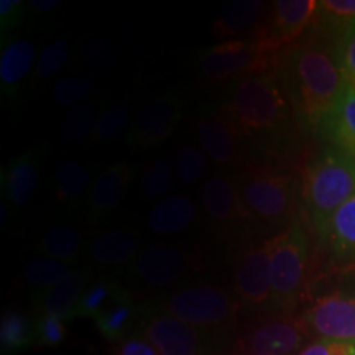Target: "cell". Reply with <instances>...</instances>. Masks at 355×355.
<instances>
[{"instance_id": "cell-26", "label": "cell", "mask_w": 355, "mask_h": 355, "mask_svg": "<svg viewBox=\"0 0 355 355\" xmlns=\"http://www.w3.org/2000/svg\"><path fill=\"white\" fill-rule=\"evenodd\" d=\"M89 283H91V273L81 270V272H73L58 285L42 291L38 295L42 314H55L63 318L64 321L73 319L78 301Z\"/></svg>"}, {"instance_id": "cell-6", "label": "cell", "mask_w": 355, "mask_h": 355, "mask_svg": "<svg viewBox=\"0 0 355 355\" xmlns=\"http://www.w3.org/2000/svg\"><path fill=\"white\" fill-rule=\"evenodd\" d=\"M326 288H311L301 313L311 337L331 343L355 340V265L337 278H324Z\"/></svg>"}, {"instance_id": "cell-17", "label": "cell", "mask_w": 355, "mask_h": 355, "mask_svg": "<svg viewBox=\"0 0 355 355\" xmlns=\"http://www.w3.org/2000/svg\"><path fill=\"white\" fill-rule=\"evenodd\" d=\"M202 207L212 224L220 227L252 220L239 194L237 178L217 173L206 181L202 189Z\"/></svg>"}, {"instance_id": "cell-43", "label": "cell", "mask_w": 355, "mask_h": 355, "mask_svg": "<svg viewBox=\"0 0 355 355\" xmlns=\"http://www.w3.org/2000/svg\"><path fill=\"white\" fill-rule=\"evenodd\" d=\"M112 355H159L158 350L150 344L144 336H128L127 339L121 340L119 347L114 350Z\"/></svg>"}, {"instance_id": "cell-14", "label": "cell", "mask_w": 355, "mask_h": 355, "mask_svg": "<svg viewBox=\"0 0 355 355\" xmlns=\"http://www.w3.org/2000/svg\"><path fill=\"white\" fill-rule=\"evenodd\" d=\"M183 117V99L178 92L155 97L140 110L127 133L128 145L135 148H155L170 139Z\"/></svg>"}, {"instance_id": "cell-40", "label": "cell", "mask_w": 355, "mask_h": 355, "mask_svg": "<svg viewBox=\"0 0 355 355\" xmlns=\"http://www.w3.org/2000/svg\"><path fill=\"white\" fill-rule=\"evenodd\" d=\"M332 44L345 83L349 86H355V25L340 33Z\"/></svg>"}, {"instance_id": "cell-24", "label": "cell", "mask_w": 355, "mask_h": 355, "mask_svg": "<svg viewBox=\"0 0 355 355\" xmlns=\"http://www.w3.org/2000/svg\"><path fill=\"white\" fill-rule=\"evenodd\" d=\"M92 184V173L86 165L73 159L63 162L53 175V199L58 206L71 212L84 202V198H89Z\"/></svg>"}, {"instance_id": "cell-32", "label": "cell", "mask_w": 355, "mask_h": 355, "mask_svg": "<svg viewBox=\"0 0 355 355\" xmlns=\"http://www.w3.org/2000/svg\"><path fill=\"white\" fill-rule=\"evenodd\" d=\"M37 340V324L24 311H6L0 322V345L3 352L30 349Z\"/></svg>"}, {"instance_id": "cell-15", "label": "cell", "mask_w": 355, "mask_h": 355, "mask_svg": "<svg viewBox=\"0 0 355 355\" xmlns=\"http://www.w3.org/2000/svg\"><path fill=\"white\" fill-rule=\"evenodd\" d=\"M196 140L202 152L220 168L239 166L245 159L243 139L222 110L199 115Z\"/></svg>"}, {"instance_id": "cell-39", "label": "cell", "mask_w": 355, "mask_h": 355, "mask_svg": "<svg viewBox=\"0 0 355 355\" xmlns=\"http://www.w3.org/2000/svg\"><path fill=\"white\" fill-rule=\"evenodd\" d=\"M128 123H130V109L127 105L121 104L105 109L101 115L99 122H97L92 141L99 144V141L112 140L125 130Z\"/></svg>"}, {"instance_id": "cell-4", "label": "cell", "mask_w": 355, "mask_h": 355, "mask_svg": "<svg viewBox=\"0 0 355 355\" xmlns=\"http://www.w3.org/2000/svg\"><path fill=\"white\" fill-rule=\"evenodd\" d=\"M311 239L301 219L272 237V308L278 313H291L308 298L314 279Z\"/></svg>"}, {"instance_id": "cell-20", "label": "cell", "mask_w": 355, "mask_h": 355, "mask_svg": "<svg viewBox=\"0 0 355 355\" xmlns=\"http://www.w3.org/2000/svg\"><path fill=\"white\" fill-rule=\"evenodd\" d=\"M133 178L132 168L127 163H115L96 178L87 198L89 220L99 224L117 209L125 198L128 184Z\"/></svg>"}, {"instance_id": "cell-28", "label": "cell", "mask_w": 355, "mask_h": 355, "mask_svg": "<svg viewBox=\"0 0 355 355\" xmlns=\"http://www.w3.org/2000/svg\"><path fill=\"white\" fill-rule=\"evenodd\" d=\"M104 112L101 101H87L68 109L60 122V139L69 145L92 141V135Z\"/></svg>"}, {"instance_id": "cell-44", "label": "cell", "mask_w": 355, "mask_h": 355, "mask_svg": "<svg viewBox=\"0 0 355 355\" xmlns=\"http://www.w3.org/2000/svg\"><path fill=\"white\" fill-rule=\"evenodd\" d=\"M331 340L314 339L301 350L298 355H329L331 354Z\"/></svg>"}, {"instance_id": "cell-47", "label": "cell", "mask_w": 355, "mask_h": 355, "mask_svg": "<svg viewBox=\"0 0 355 355\" xmlns=\"http://www.w3.org/2000/svg\"><path fill=\"white\" fill-rule=\"evenodd\" d=\"M225 355H254V354H250V352H245V350H241V349H237V350H235V352H230V354H225Z\"/></svg>"}, {"instance_id": "cell-3", "label": "cell", "mask_w": 355, "mask_h": 355, "mask_svg": "<svg viewBox=\"0 0 355 355\" xmlns=\"http://www.w3.org/2000/svg\"><path fill=\"white\" fill-rule=\"evenodd\" d=\"M355 196V158L336 146L311 157L301 173L300 201L316 234L331 216Z\"/></svg>"}, {"instance_id": "cell-10", "label": "cell", "mask_w": 355, "mask_h": 355, "mask_svg": "<svg viewBox=\"0 0 355 355\" xmlns=\"http://www.w3.org/2000/svg\"><path fill=\"white\" fill-rule=\"evenodd\" d=\"M199 268V255L176 243H155L141 248L128 266L130 277L148 288H165Z\"/></svg>"}, {"instance_id": "cell-19", "label": "cell", "mask_w": 355, "mask_h": 355, "mask_svg": "<svg viewBox=\"0 0 355 355\" xmlns=\"http://www.w3.org/2000/svg\"><path fill=\"white\" fill-rule=\"evenodd\" d=\"M42 158L43 152L35 146L12 159L7 170L2 171V198L7 196V204L12 209L26 206L37 193Z\"/></svg>"}, {"instance_id": "cell-21", "label": "cell", "mask_w": 355, "mask_h": 355, "mask_svg": "<svg viewBox=\"0 0 355 355\" xmlns=\"http://www.w3.org/2000/svg\"><path fill=\"white\" fill-rule=\"evenodd\" d=\"M270 3L261 0H232L220 8L219 17L211 26V33L217 38H230L239 35L259 32L268 15Z\"/></svg>"}, {"instance_id": "cell-27", "label": "cell", "mask_w": 355, "mask_h": 355, "mask_svg": "<svg viewBox=\"0 0 355 355\" xmlns=\"http://www.w3.org/2000/svg\"><path fill=\"white\" fill-rule=\"evenodd\" d=\"M35 247L43 255L73 263L79 259L84 248V234L78 225L69 222H56L43 230Z\"/></svg>"}, {"instance_id": "cell-1", "label": "cell", "mask_w": 355, "mask_h": 355, "mask_svg": "<svg viewBox=\"0 0 355 355\" xmlns=\"http://www.w3.org/2000/svg\"><path fill=\"white\" fill-rule=\"evenodd\" d=\"M278 76L293 115L304 132L319 133L345 83L331 40L314 32L283 51Z\"/></svg>"}, {"instance_id": "cell-7", "label": "cell", "mask_w": 355, "mask_h": 355, "mask_svg": "<svg viewBox=\"0 0 355 355\" xmlns=\"http://www.w3.org/2000/svg\"><path fill=\"white\" fill-rule=\"evenodd\" d=\"M163 313L217 336V332L230 331L235 326L239 301L224 288L198 283L181 286L168 295Z\"/></svg>"}, {"instance_id": "cell-33", "label": "cell", "mask_w": 355, "mask_h": 355, "mask_svg": "<svg viewBox=\"0 0 355 355\" xmlns=\"http://www.w3.org/2000/svg\"><path fill=\"white\" fill-rule=\"evenodd\" d=\"M73 273L71 263L51 259L46 255H38L28 260L24 268V278L30 286L38 288L40 293L58 285Z\"/></svg>"}, {"instance_id": "cell-36", "label": "cell", "mask_w": 355, "mask_h": 355, "mask_svg": "<svg viewBox=\"0 0 355 355\" xmlns=\"http://www.w3.org/2000/svg\"><path fill=\"white\" fill-rule=\"evenodd\" d=\"M175 183L173 165L165 157L153 159L141 173L140 191L146 199H165Z\"/></svg>"}, {"instance_id": "cell-11", "label": "cell", "mask_w": 355, "mask_h": 355, "mask_svg": "<svg viewBox=\"0 0 355 355\" xmlns=\"http://www.w3.org/2000/svg\"><path fill=\"white\" fill-rule=\"evenodd\" d=\"M316 0H277L270 3L268 15L250 40L272 53H283L296 44L314 24Z\"/></svg>"}, {"instance_id": "cell-8", "label": "cell", "mask_w": 355, "mask_h": 355, "mask_svg": "<svg viewBox=\"0 0 355 355\" xmlns=\"http://www.w3.org/2000/svg\"><path fill=\"white\" fill-rule=\"evenodd\" d=\"M283 53H272L252 40H229L201 53L198 64L212 81L224 83L259 74L275 73L282 64Z\"/></svg>"}, {"instance_id": "cell-45", "label": "cell", "mask_w": 355, "mask_h": 355, "mask_svg": "<svg viewBox=\"0 0 355 355\" xmlns=\"http://www.w3.org/2000/svg\"><path fill=\"white\" fill-rule=\"evenodd\" d=\"M28 6L35 12L50 13L53 10H56V8H60L61 3L58 2V0H32V2H30Z\"/></svg>"}, {"instance_id": "cell-22", "label": "cell", "mask_w": 355, "mask_h": 355, "mask_svg": "<svg viewBox=\"0 0 355 355\" xmlns=\"http://www.w3.org/2000/svg\"><path fill=\"white\" fill-rule=\"evenodd\" d=\"M318 237L337 263L355 265V196L331 216Z\"/></svg>"}, {"instance_id": "cell-29", "label": "cell", "mask_w": 355, "mask_h": 355, "mask_svg": "<svg viewBox=\"0 0 355 355\" xmlns=\"http://www.w3.org/2000/svg\"><path fill=\"white\" fill-rule=\"evenodd\" d=\"M128 296L125 288L112 278H101L89 283L78 301L74 318H91L101 316L105 309Z\"/></svg>"}, {"instance_id": "cell-12", "label": "cell", "mask_w": 355, "mask_h": 355, "mask_svg": "<svg viewBox=\"0 0 355 355\" xmlns=\"http://www.w3.org/2000/svg\"><path fill=\"white\" fill-rule=\"evenodd\" d=\"M141 336L159 355H209L214 334L175 319L168 314H148L140 321Z\"/></svg>"}, {"instance_id": "cell-37", "label": "cell", "mask_w": 355, "mask_h": 355, "mask_svg": "<svg viewBox=\"0 0 355 355\" xmlns=\"http://www.w3.org/2000/svg\"><path fill=\"white\" fill-rule=\"evenodd\" d=\"M119 61L117 46L110 42L109 38L99 37L92 38L84 44L81 55H79V63L91 73L104 74L115 68Z\"/></svg>"}, {"instance_id": "cell-18", "label": "cell", "mask_w": 355, "mask_h": 355, "mask_svg": "<svg viewBox=\"0 0 355 355\" xmlns=\"http://www.w3.org/2000/svg\"><path fill=\"white\" fill-rule=\"evenodd\" d=\"M37 43L17 38L3 43L0 51V94L2 99L15 101L21 87L37 66Z\"/></svg>"}, {"instance_id": "cell-2", "label": "cell", "mask_w": 355, "mask_h": 355, "mask_svg": "<svg viewBox=\"0 0 355 355\" xmlns=\"http://www.w3.org/2000/svg\"><path fill=\"white\" fill-rule=\"evenodd\" d=\"M220 110L248 140L282 139L295 117L278 71L239 79Z\"/></svg>"}, {"instance_id": "cell-23", "label": "cell", "mask_w": 355, "mask_h": 355, "mask_svg": "<svg viewBox=\"0 0 355 355\" xmlns=\"http://www.w3.org/2000/svg\"><path fill=\"white\" fill-rule=\"evenodd\" d=\"M198 206L193 199L175 194L155 204L146 214V225L158 235H171L189 229L198 220Z\"/></svg>"}, {"instance_id": "cell-25", "label": "cell", "mask_w": 355, "mask_h": 355, "mask_svg": "<svg viewBox=\"0 0 355 355\" xmlns=\"http://www.w3.org/2000/svg\"><path fill=\"white\" fill-rule=\"evenodd\" d=\"M319 135L355 158V86H347L324 121Z\"/></svg>"}, {"instance_id": "cell-9", "label": "cell", "mask_w": 355, "mask_h": 355, "mask_svg": "<svg viewBox=\"0 0 355 355\" xmlns=\"http://www.w3.org/2000/svg\"><path fill=\"white\" fill-rule=\"evenodd\" d=\"M309 339L301 316L273 311L247 324L237 337V345L254 355H298Z\"/></svg>"}, {"instance_id": "cell-16", "label": "cell", "mask_w": 355, "mask_h": 355, "mask_svg": "<svg viewBox=\"0 0 355 355\" xmlns=\"http://www.w3.org/2000/svg\"><path fill=\"white\" fill-rule=\"evenodd\" d=\"M140 250V232L132 225L97 230L87 242V259L104 268L130 266Z\"/></svg>"}, {"instance_id": "cell-31", "label": "cell", "mask_w": 355, "mask_h": 355, "mask_svg": "<svg viewBox=\"0 0 355 355\" xmlns=\"http://www.w3.org/2000/svg\"><path fill=\"white\" fill-rule=\"evenodd\" d=\"M139 304L128 295L105 309L101 316L94 319V322L102 337L107 340H123L127 339L133 324L139 322Z\"/></svg>"}, {"instance_id": "cell-13", "label": "cell", "mask_w": 355, "mask_h": 355, "mask_svg": "<svg viewBox=\"0 0 355 355\" xmlns=\"http://www.w3.org/2000/svg\"><path fill=\"white\" fill-rule=\"evenodd\" d=\"M272 239L248 243L237 255L234 272V290L237 298L248 308L272 306Z\"/></svg>"}, {"instance_id": "cell-42", "label": "cell", "mask_w": 355, "mask_h": 355, "mask_svg": "<svg viewBox=\"0 0 355 355\" xmlns=\"http://www.w3.org/2000/svg\"><path fill=\"white\" fill-rule=\"evenodd\" d=\"M25 13V3L20 0H2L0 2V32L2 38L21 24Z\"/></svg>"}, {"instance_id": "cell-46", "label": "cell", "mask_w": 355, "mask_h": 355, "mask_svg": "<svg viewBox=\"0 0 355 355\" xmlns=\"http://www.w3.org/2000/svg\"><path fill=\"white\" fill-rule=\"evenodd\" d=\"M329 355H355V340L354 343H332Z\"/></svg>"}, {"instance_id": "cell-30", "label": "cell", "mask_w": 355, "mask_h": 355, "mask_svg": "<svg viewBox=\"0 0 355 355\" xmlns=\"http://www.w3.org/2000/svg\"><path fill=\"white\" fill-rule=\"evenodd\" d=\"M314 32L331 42L355 25V0H321L318 2Z\"/></svg>"}, {"instance_id": "cell-35", "label": "cell", "mask_w": 355, "mask_h": 355, "mask_svg": "<svg viewBox=\"0 0 355 355\" xmlns=\"http://www.w3.org/2000/svg\"><path fill=\"white\" fill-rule=\"evenodd\" d=\"M97 84L94 78L87 73L66 74L60 78L53 86V99L58 105L74 107V105L87 102L89 97L94 94Z\"/></svg>"}, {"instance_id": "cell-41", "label": "cell", "mask_w": 355, "mask_h": 355, "mask_svg": "<svg viewBox=\"0 0 355 355\" xmlns=\"http://www.w3.org/2000/svg\"><path fill=\"white\" fill-rule=\"evenodd\" d=\"M68 336L64 319L55 314H42L37 321V343L43 347H56Z\"/></svg>"}, {"instance_id": "cell-34", "label": "cell", "mask_w": 355, "mask_h": 355, "mask_svg": "<svg viewBox=\"0 0 355 355\" xmlns=\"http://www.w3.org/2000/svg\"><path fill=\"white\" fill-rule=\"evenodd\" d=\"M71 55V42L69 38H56L43 48L38 55L37 66H35L32 81L30 86L38 87L40 84L50 81L56 78L60 71L68 63Z\"/></svg>"}, {"instance_id": "cell-5", "label": "cell", "mask_w": 355, "mask_h": 355, "mask_svg": "<svg viewBox=\"0 0 355 355\" xmlns=\"http://www.w3.org/2000/svg\"><path fill=\"white\" fill-rule=\"evenodd\" d=\"M239 194L252 220L268 227L290 225L296 219L298 184L282 165H247L237 176Z\"/></svg>"}, {"instance_id": "cell-38", "label": "cell", "mask_w": 355, "mask_h": 355, "mask_svg": "<svg viewBox=\"0 0 355 355\" xmlns=\"http://www.w3.org/2000/svg\"><path fill=\"white\" fill-rule=\"evenodd\" d=\"M175 171L183 184H196L207 171V155L193 144H181L176 150Z\"/></svg>"}]
</instances>
